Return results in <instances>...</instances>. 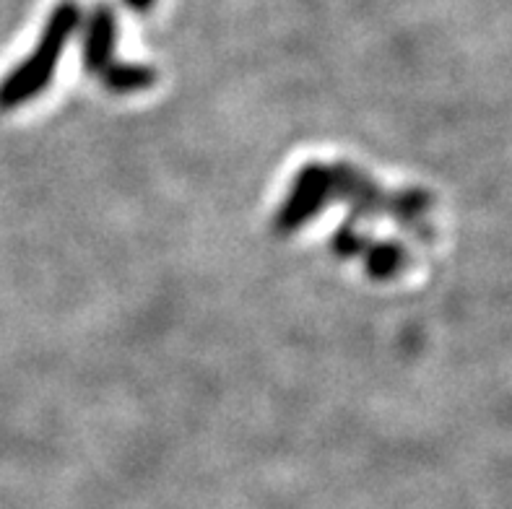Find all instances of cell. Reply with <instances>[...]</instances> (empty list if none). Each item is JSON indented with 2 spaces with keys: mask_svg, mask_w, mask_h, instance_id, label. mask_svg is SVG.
I'll return each instance as SVG.
<instances>
[{
  "mask_svg": "<svg viewBox=\"0 0 512 509\" xmlns=\"http://www.w3.org/2000/svg\"><path fill=\"white\" fill-rule=\"evenodd\" d=\"M81 11H78L76 0H60L58 6L52 8L50 19L45 29L39 34L37 47L26 60H21L3 81H0V112L16 110L21 104L37 99L42 91L50 86L55 68L60 63L68 39L78 29Z\"/></svg>",
  "mask_w": 512,
  "mask_h": 509,
  "instance_id": "2",
  "label": "cell"
},
{
  "mask_svg": "<svg viewBox=\"0 0 512 509\" xmlns=\"http://www.w3.org/2000/svg\"><path fill=\"white\" fill-rule=\"evenodd\" d=\"M331 203V180H328V164L307 162L294 174L289 193L279 206L273 219V232L286 234L299 232L302 226L318 219L320 211Z\"/></svg>",
  "mask_w": 512,
  "mask_h": 509,
  "instance_id": "4",
  "label": "cell"
},
{
  "mask_svg": "<svg viewBox=\"0 0 512 509\" xmlns=\"http://www.w3.org/2000/svg\"><path fill=\"white\" fill-rule=\"evenodd\" d=\"M370 242L372 239L364 237L357 226H354V221H346V224L338 226L336 234H333L331 250L336 252L338 258H344V260L362 258V252L367 250V245H370Z\"/></svg>",
  "mask_w": 512,
  "mask_h": 509,
  "instance_id": "6",
  "label": "cell"
},
{
  "mask_svg": "<svg viewBox=\"0 0 512 509\" xmlns=\"http://www.w3.org/2000/svg\"><path fill=\"white\" fill-rule=\"evenodd\" d=\"M125 3H128V6L133 8V11H138V13H149L151 8H154L156 0H125Z\"/></svg>",
  "mask_w": 512,
  "mask_h": 509,
  "instance_id": "7",
  "label": "cell"
},
{
  "mask_svg": "<svg viewBox=\"0 0 512 509\" xmlns=\"http://www.w3.org/2000/svg\"><path fill=\"white\" fill-rule=\"evenodd\" d=\"M328 180H331V200L349 206L351 221L390 219L393 224L409 229L414 237L432 239L429 211L435 206V198L422 187L388 190L372 180L364 169L346 162L328 164Z\"/></svg>",
  "mask_w": 512,
  "mask_h": 509,
  "instance_id": "1",
  "label": "cell"
},
{
  "mask_svg": "<svg viewBox=\"0 0 512 509\" xmlns=\"http://www.w3.org/2000/svg\"><path fill=\"white\" fill-rule=\"evenodd\" d=\"M117 19L107 3H97L86 19L84 71L112 94H138L156 84V71L143 63H123L115 58Z\"/></svg>",
  "mask_w": 512,
  "mask_h": 509,
  "instance_id": "3",
  "label": "cell"
},
{
  "mask_svg": "<svg viewBox=\"0 0 512 509\" xmlns=\"http://www.w3.org/2000/svg\"><path fill=\"white\" fill-rule=\"evenodd\" d=\"M364 260V271L372 281H390V278L401 276L409 265L411 255L409 250L401 245V242H370L367 250L362 252Z\"/></svg>",
  "mask_w": 512,
  "mask_h": 509,
  "instance_id": "5",
  "label": "cell"
}]
</instances>
